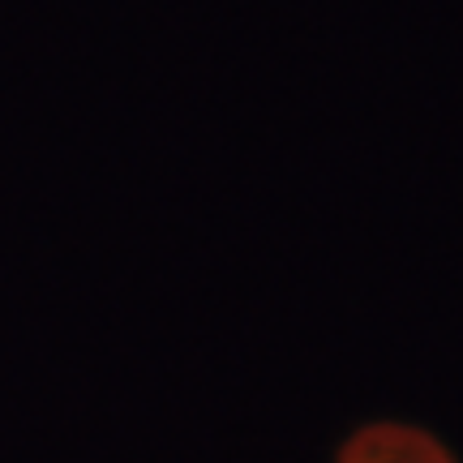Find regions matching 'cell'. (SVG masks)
Returning a JSON list of instances; mask_svg holds the SVG:
<instances>
[{"instance_id": "6da1fadb", "label": "cell", "mask_w": 463, "mask_h": 463, "mask_svg": "<svg viewBox=\"0 0 463 463\" xmlns=\"http://www.w3.org/2000/svg\"><path fill=\"white\" fill-rule=\"evenodd\" d=\"M352 463H438L433 450L416 438H395V433H382V438H369L352 450Z\"/></svg>"}]
</instances>
